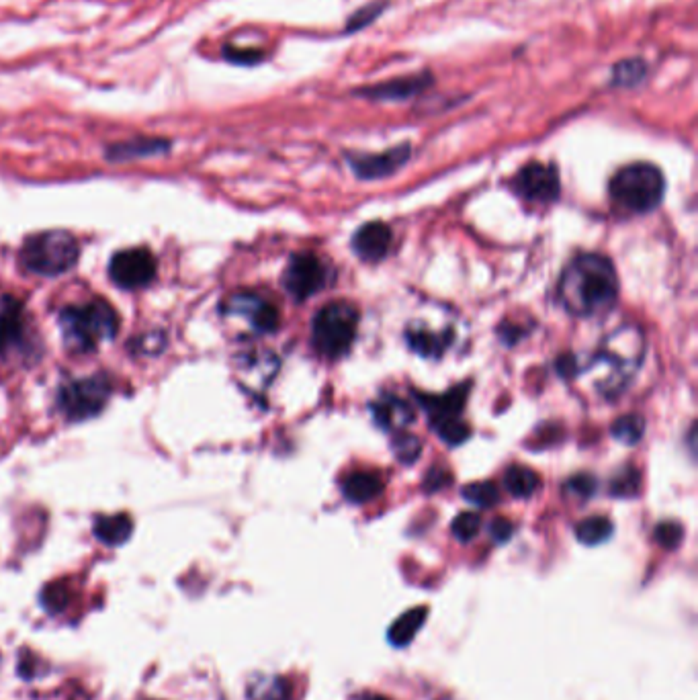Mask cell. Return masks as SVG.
Listing matches in <instances>:
<instances>
[{
	"label": "cell",
	"instance_id": "cell-1",
	"mask_svg": "<svg viewBox=\"0 0 698 700\" xmlns=\"http://www.w3.org/2000/svg\"><path fill=\"white\" fill-rule=\"evenodd\" d=\"M619 297L615 265L602 254H580L565 267L559 299L574 316L592 318L613 310Z\"/></svg>",
	"mask_w": 698,
	"mask_h": 700
},
{
	"label": "cell",
	"instance_id": "cell-2",
	"mask_svg": "<svg viewBox=\"0 0 698 700\" xmlns=\"http://www.w3.org/2000/svg\"><path fill=\"white\" fill-rule=\"evenodd\" d=\"M645 355L643 332L635 326L615 330L598 346L584 369H578L602 396H617L635 377Z\"/></svg>",
	"mask_w": 698,
	"mask_h": 700
},
{
	"label": "cell",
	"instance_id": "cell-3",
	"mask_svg": "<svg viewBox=\"0 0 698 700\" xmlns=\"http://www.w3.org/2000/svg\"><path fill=\"white\" fill-rule=\"evenodd\" d=\"M64 342L74 353H91L101 342L117 334L119 320L115 310L103 299L84 305H70L60 314Z\"/></svg>",
	"mask_w": 698,
	"mask_h": 700
},
{
	"label": "cell",
	"instance_id": "cell-4",
	"mask_svg": "<svg viewBox=\"0 0 698 700\" xmlns=\"http://www.w3.org/2000/svg\"><path fill=\"white\" fill-rule=\"evenodd\" d=\"M666 193L664 174L658 166L635 162L621 168L610 181V197L631 213H647L656 209Z\"/></svg>",
	"mask_w": 698,
	"mask_h": 700
},
{
	"label": "cell",
	"instance_id": "cell-5",
	"mask_svg": "<svg viewBox=\"0 0 698 700\" xmlns=\"http://www.w3.org/2000/svg\"><path fill=\"white\" fill-rule=\"evenodd\" d=\"M78 260V242L70 232L54 230L31 236L21 248V265L41 277L68 273Z\"/></svg>",
	"mask_w": 698,
	"mask_h": 700
},
{
	"label": "cell",
	"instance_id": "cell-6",
	"mask_svg": "<svg viewBox=\"0 0 698 700\" xmlns=\"http://www.w3.org/2000/svg\"><path fill=\"white\" fill-rule=\"evenodd\" d=\"M357 326L359 312L355 305L346 301H334L324 305L314 318L312 338L316 350L330 359L342 357L357 338Z\"/></svg>",
	"mask_w": 698,
	"mask_h": 700
},
{
	"label": "cell",
	"instance_id": "cell-7",
	"mask_svg": "<svg viewBox=\"0 0 698 700\" xmlns=\"http://www.w3.org/2000/svg\"><path fill=\"white\" fill-rule=\"evenodd\" d=\"M111 381L103 375L74 379L58 393V406L72 422L97 416L109 402Z\"/></svg>",
	"mask_w": 698,
	"mask_h": 700
},
{
	"label": "cell",
	"instance_id": "cell-8",
	"mask_svg": "<svg viewBox=\"0 0 698 700\" xmlns=\"http://www.w3.org/2000/svg\"><path fill=\"white\" fill-rule=\"evenodd\" d=\"M109 277L121 289H142L156 277V258L146 248L121 250L109 262Z\"/></svg>",
	"mask_w": 698,
	"mask_h": 700
},
{
	"label": "cell",
	"instance_id": "cell-9",
	"mask_svg": "<svg viewBox=\"0 0 698 700\" xmlns=\"http://www.w3.org/2000/svg\"><path fill=\"white\" fill-rule=\"evenodd\" d=\"M224 312L228 320L246 326L254 334H271L279 326V312L275 305L254 293H238L230 297Z\"/></svg>",
	"mask_w": 698,
	"mask_h": 700
},
{
	"label": "cell",
	"instance_id": "cell-10",
	"mask_svg": "<svg viewBox=\"0 0 698 700\" xmlns=\"http://www.w3.org/2000/svg\"><path fill=\"white\" fill-rule=\"evenodd\" d=\"M326 285V269L314 254H295L283 273V287L295 301L314 297Z\"/></svg>",
	"mask_w": 698,
	"mask_h": 700
},
{
	"label": "cell",
	"instance_id": "cell-11",
	"mask_svg": "<svg viewBox=\"0 0 698 700\" xmlns=\"http://www.w3.org/2000/svg\"><path fill=\"white\" fill-rule=\"evenodd\" d=\"M514 189L531 203H553L561 191L559 172L555 166L531 162L516 174Z\"/></svg>",
	"mask_w": 698,
	"mask_h": 700
},
{
	"label": "cell",
	"instance_id": "cell-12",
	"mask_svg": "<svg viewBox=\"0 0 698 700\" xmlns=\"http://www.w3.org/2000/svg\"><path fill=\"white\" fill-rule=\"evenodd\" d=\"M29 338L27 314L15 297L0 299V357L19 355Z\"/></svg>",
	"mask_w": 698,
	"mask_h": 700
},
{
	"label": "cell",
	"instance_id": "cell-13",
	"mask_svg": "<svg viewBox=\"0 0 698 700\" xmlns=\"http://www.w3.org/2000/svg\"><path fill=\"white\" fill-rule=\"evenodd\" d=\"M410 158V144H402L394 150H387L381 154H357L351 156V166L357 177L361 179H381L387 174H394L398 168H402Z\"/></svg>",
	"mask_w": 698,
	"mask_h": 700
},
{
	"label": "cell",
	"instance_id": "cell-14",
	"mask_svg": "<svg viewBox=\"0 0 698 700\" xmlns=\"http://www.w3.org/2000/svg\"><path fill=\"white\" fill-rule=\"evenodd\" d=\"M430 84H432V76L428 72H420V74L396 78L389 82H381L375 86H367V89H361L357 93L373 101H404L424 93Z\"/></svg>",
	"mask_w": 698,
	"mask_h": 700
},
{
	"label": "cell",
	"instance_id": "cell-15",
	"mask_svg": "<svg viewBox=\"0 0 698 700\" xmlns=\"http://www.w3.org/2000/svg\"><path fill=\"white\" fill-rule=\"evenodd\" d=\"M391 246V230L381 222L365 224L353 238L355 252L369 262L381 260Z\"/></svg>",
	"mask_w": 698,
	"mask_h": 700
},
{
	"label": "cell",
	"instance_id": "cell-16",
	"mask_svg": "<svg viewBox=\"0 0 698 700\" xmlns=\"http://www.w3.org/2000/svg\"><path fill=\"white\" fill-rule=\"evenodd\" d=\"M371 410H373L375 422L381 428L391 430V432H402L414 420L412 408L406 402H402L400 398H394V396L381 398L379 402L373 404Z\"/></svg>",
	"mask_w": 698,
	"mask_h": 700
},
{
	"label": "cell",
	"instance_id": "cell-17",
	"mask_svg": "<svg viewBox=\"0 0 698 700\" xmlns=\"http://www.w3.org/2000/svg\"><path fill=\"white\" fill-rule=\"evenodd\" d=\"M383 492V481L377 473L357 471L342 481V494L348 502L365 504L375 500Z\"/></svg>",
	"mask_w": 698,
	"mask_h": 700
},
{
	"label": "cell",
	"instance_id": "cell-18",
	"mask_svg": "<svg viewBox=\"0 0 698 700\" xmlns=\"http://www.w3.org/2000/svg\"><path fill=\"white\" fill-rule=\"evenodd\" d=\"M469 385H459L453 391H449L447 396H439V398H422V406L426 408L432 424L443 422L449 418H459V412L465 406V398H467Z\"/></svg>",
	"mask_w": 698,
	"mask_h": 700
},
{
	"label": "cell",
	"instance_id": "cell-19",
	"mask_svg": "<svg viewBox=\"0 0 698 700\" xmlns=\"http://www.w3.org/2000/svg\"><path fill=\"white\" fill-rule=\"evenodd\" d=\"M406 338H408V344L410 348L414 350V353L422 355V357H439L445 353V348L449 346L451 342V336L447 332H434V330H428L424 326H412L408 332H406Z\"/></svg>",
	"mask_w": 698,
	"mask_h": 700
},
{
	"label": "cell",
	"instance_id": "cell-20",
	"mask_svg": "<svg viewBox=\"0 0 698 700\" xmlns=\"http://www.w3.org/2000/svg\"><path fill=\"white\" fill-rule=\"evenodd\" d=\"M132 518L127 514H113V516H101L95 522V535L107 545H121L132 535Z\"/></svg>",
	"mask_w": 698,
	"mask_h": 700
},
{
	"label": "cell",
	"instance_id": "cell-21",
	"mask_svg": "<svg viewBox=\"0 0 698 700\" xmlns=\"http://www.w3.org/2000/svg\"><path fill=\"white\" fill-rule=\"evenodd\" d=\"M504 486L514 498H529L539 488V475L522 465H512L504 473Z\"/></svg>",
	"mask_w": 698,
	"mask_h": 700
},
{
	"label": "cell",
	"instance_id": "cell-22",
	"mask_svg": "<svg viewBox=\"0 0 698 700\" xmlns=\"http://www.w3.org/2000/svg\"><path fill=\"white\" fill-rule=\"evenodd\" d=\"M250 700H289V682L281 676H256L248 686Z\"/></svg>",
	"mask_w": 698,
	"mask_h": 700
},
{
	"label": "cell",
	"instance_id": "cell-23",
	"mask_svg": "<svg viewBox=\"0 0 698 700\" xmlns=\"http://www.w3.org/2000/svg\"><path fill=\"white\" fill-rule=\"evenodd\" d=\"M426 615H428L426 608H412V610H408L406 615H402L394 625H391V629H389L391 643H396V645L410 643L414 639L416 631L422 627Z\"/></svg>",
	"mask_w": 698,
	"mask_h": 700
},
{
	"label": "cell",
	"instance_id": "cell-24",
	"mask_svg": "<svg viewBox=\"0 0 698 700\" xmlns=\"http://www.w3.org/2000/svg\"><path fill=\"white\" fill-rule=\"evenodd\" d=\"M613 531H615L613 522H610L606 516H590L578 524L576 537L580 543L594 547V545L608 541L610 535H613Z\"/></svg>",
	"mask_w": 698,
	"mask_h": 700
},
{
	"label": "cell",
	"instance_id": "cell-25",
	"mask_svg": "<svg viewBox=\"0 0 698 700\" xmlns=\"http://www.w3.org/2000/svg\"><path fill=\"white\" fill-rule=\"evenodd\" d=\"M639 490H641V473L633 465L623 467L613 479H610V486H608L610 496H617V498H633L639 494Z\"/></svg>",
	"mask_w": 698,
	"mask_h": 700
},
{
	"label": "cell",
	"instance_id": "cell-26",
	"mask_svg": "<svg viewBox=\"0 0 698 700\" xmlns=\"http://www.w3.org/2000/svg\"><path fill=\"white\" fill-rule=\"evenodd\" d=\"M610 432H613L617 441H621L625 445H635L641 441V436L645 432V420L637 414H627L613 424Z\"/></svg>",
	"mask_w": 698,
	"mask_h": 700
},
{
	"label": "cell",
	"instance_id": "cell-27",
	"mask_svg": "<svg viewBox=\"0 0 698 700\" xmlns=\"http://www.w3.org/2000/svg\"><path fill=\"white\" fill-rule=\"evenodd\" d=\"M463 498L475 506L482 508H492L498 504L500 500V492L498 488L492 484V481H477V484H471L467 488H463Z\"/></svg>",
	"mask_w": 698,
	"mask_h": 700
},
{
	"label": "cell",
	"instance_id": "cell-28",
	"mask_svg": "<svg viewBox=\"0 0 698 700\" xmlns=\"http://www.w3.org/2000/svg\"><path fill=\"white\" fill-rule=\"evenodd\" d=\"M647 76V64L643 60H623L613 68V82L617 86H635Z\"/></svg>",
	"mask_w": 698,
	"mask_h": 700
},
{
	"label": "cell",
	"instance_id": "cell-29",
	"mask_svg": "<svg viewBox=\"0 0 698 700\" xmlns=\"http://www.w3.org/2000/svg\"><path fill=\"white\" fill-rule=\"evenodd\" d=\"M434 430L439 432L441 439L453 447L465 443L469 439V426L461 418H449L443 422H436Z\"/></svg>",
	"mask_w": 698,
	"mask_h": 700
},
{
	"label": "cell",
	"instance_id": "cell-30",
	"mask_svg": "<svg viewBox=\"0 0 698 700\" xmlns=\"http://www.w3.org/2000/svg\"><path fill=\"white\" fill-rule=\"evenodd\" d=\"M479 529H482V518L473 512H461L455 520H453V535L457 541L461 543H469L471 539L477 537Z\"/></svg>",
	"mask_w": 698,
	"mask_h": 700
},
{
	"label": "cell",
	"instance_id": "cell-31",
	"mask_svg": "<svg viewBox=\"0 0 698 700\" xmlns=\"http://www.w3.org/2000/svg\"><path fill=\"white\" fill-rule=\"evenodd\" d=\"M168 144L156 142V140H144V142H132V144H121L113 148L115 158H132V156H148L154 152L166 150Z\"/></svg>",
	"mask_w": 698,
	"mask_h": 700
},
{
	"label": "cell",
	"instance_id": "cell-32",
	"mask_svg": "<svg viewBox=\"0 0 698 700\" xmlns=\"http://www.w3.org/2000/svg\"><path fill=\"white\" fill-rule=\"evenodd\" d=\"M394 451H396L400 461L412 463L420 455V443H418V439H414V436L404 434V430H402V432H398V439L394 441Z\"/></svg>",
	"mask_w": 698,
	"mask_h": 700
},
{
	"label": "cell",
	"instance_id": "cell-33",
	"mask_svg": "<svg viewBox=\"0 0 698 700\" xmlns=\"http://www.w3.org/2000/svg\"><path fill=\"white\" fill-rule=\"evenodd\" d=\"M567 490L572 494H576L578 498H590L596 492V477L588 475V473H580L574 475L570 481H567Z\"/></svg>",
	"mask_w": 698,
	"mask_h": 700
},
{
	"label": "cell",
	"instance_id": "cell-34",
	"mask_svg": "<svg viewBox=\"0 0 698 700\" xmlns=\"http://www.w3.org/2000/svg\"><path fill=\"white\" fill-rule=\"evenodd\" d=\"M656 539L660 541L662 547L676 549L678 543L682 541V527L676 522H662L656 529Z\"/></svg>",
	"mask_w": 698,
	"mask_h": 700
},
{
	"label": "cell",
	"instance_id": "cell-35",
	"mask_svg": "<svg viewBox=\"0 0 698 700\" xmlns=\"http://www.w3.org/2000/svg\"><path fill=\"white\" fill-rule=\"evenodd\" d=\"M490 533H492L494 541H498V543H506V541L512 537L514 527H512V522H510V520H506V518H496V520L492 522Z\"/></svg>",
	"mask_w": 698,
	"mask_h": 700
},
{
	"label": "cell",
	"instance_id": "cell-36",
	"mask_svg": "<svg viewBox=\"0 0 698 700\" xmlns=\"http://www.w3.org/2000/svg\"><path fill=\"white\" fill-rule=\"evenodd\" d=\"M226 56L230 60L242 62V64H252V62H258L260 58H263L258 52H226Z\"/></svg>",
	"mask_w": 698,
	"mask_h": 700
},
{
	"label": "cell",
	"instance_id": "cell-37",
	"mask_svg": "<svg viewBox=\"0 0 698 700\" xmlns=\"http://www.w3.org/2000/svg\"><path fill=\"white\" fill-rule=\"evenodd\" d=\"M357 700H387V698L377 696V694H367V696H361V698H357Z\"/></svg>",
	"mask_w": 698,
	"mask_h": 700
}]
</instances>
